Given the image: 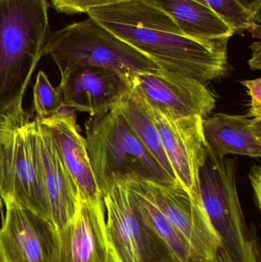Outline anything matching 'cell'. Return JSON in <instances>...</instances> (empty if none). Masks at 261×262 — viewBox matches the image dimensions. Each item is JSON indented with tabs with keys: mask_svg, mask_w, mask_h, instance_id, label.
I'll use <instances>...</instances> for the list:
<instances>
[{
	"mask_svg": "<svg viewBox=\"0 0 261 262\" xmlns=\"http://www.w3.org/2000/svg\"><path fill=\"white\" fill-rule=\"evenodd\" d=\"M85 127L87 152L100 190L114 177L177 184L139 141L116 106L93 117Z\"/></svg>",
	"mask_w": 261,
	"mask_h": 262,
	"instance_id": "cell-4",
	"label": "cell"
},
{
	"mask_svg": "<svg viewBox=\"0 0 261 262\" xmlns=\"http://www.w3.org/2000/svg\"><path fill=\"white\" fill-rule=\"evenodd\" d=\"M106 234L114 262H182L157 232L138 213L125 181L114 177L101 189Z\"/></svg>",
	"mask_w": 261,
	"mask_h": 262,
	"instance_id": "cell-6",
	"label": "cell"
},
{
	"mask_svg": "<svg viewBox=\"0 0 261 262\" xmlns=\"http://www.w3.org/2000/svg\"><path fill=\"white\" fill-rule=\"evenodd\" d=\"M127 186L128 188L129 198L133 207L170 246L180 261L202 262L188 242L173 227L157 206L139 191L127 185Z\"/></svg>",
	"mask_w": 261,
	"mask_h": 262,
	"instance_id": "cell-19",
	"label": "cell"
},
{
	"mask_svg": "<svg viewBox=\"0 0 261 262\" xmlns=\"http://www.w3.org/2000/svg\"><path fill=\"white\" fill-rule=\"evenodd\" d=\"M244 6L255 14L257 19L260 21L261 0H239Z\"/></svg>",
	"mask_w": 261,
	"mask_h": 262,
	"instance_id": "cell-27",
	"label": "cell"
},
{
	"mask_svg": "<svg viewBox=\"0 0 261 262\" xmlns=\"http://www.w3.org/2000/svg\"><path fill=\"white\" fill-rule=\"evenodd\" d=\"M3 204L0 262H59V232L53 222L10 197Z\"/></svg>",
	"mask_w": 261,
	"mask_h": 262,
	"instance_id": "cell-9",
	"label": "cell"
},
{
	"mask_svg": "<svg viewBox=\"0 0 261 262\" xmlns=\"http://www.w3.org/2000/svg\"><path fill=\"white\" fill-rule=\"evenodd\" d=\"M47 195L51 216L58 231L75 216L79 193L49 127L38 118L29 122Z\"/></svg>",
	"mask_w": 261,
	"mask_h": 262,
	"instance_id": "cell-11",
	"label": "cell"
},
{
	"mask_svg": "<svg viewBox=\"0 0 261 262\" xmlns=\"http://www.w3.org/2000/svg\"><path fill=\"white\" fill-rule=\"evenodd\" d=\"M208 154L223 160L229 154L261 157V120L218 113L202 121Z\"/></svg>",
	"mask_w": 261,
	"mask_h": 262,
	"instance_id": "cell-16",
	"label": "cell"
},
{
	"mask_svg": "<svg viewBox=\"0 0 261 262\" xmlns=\"http://www.w3.org/2000/svg\"><path fill=\"white\" fill-rule=\"evenodd\" d=\"M39 119L52 133L63 161L76 184L80 198L95 204L104 203L90 164L87 143L80 134L75 115H54Z\"/></svg>",
	"mask_w": 261,
	"mask_h": 262,
	"instance_id": "cell-15",
	"label": "cell"
},
{
	"mask_svg": "<svg viewBox=\"0 0 261 262\" xmlns=\"http://www.w3.org/2000/svg\"><path fill=\"white\" fill-rule=\"evenodd\" d=\"M89 18L153 61L158 69L206 84L226 74L229 38L185 35L170 15L149 0L91 8Z\"/></svg>",
	"mask_w": 261,
	"mask_h": 262,
	"instance_id": "cell-1",
	"label": "cell"
},
{
	"mask_svg": "<svg viewBox=\"0 0 261 262\" xmlns=\"http://www.w3.org/2000/svg\"><path fill=\"white\" fill-rule=\"evenodd\" d=\"M18 126L8 122L0 121V212L2 218L4 216L3 214V204L2 200V191L4 184L6 168L9 163V155L13 143L14 134Z\"/></svg>",
	"mask_w": 261,
	"mask_h": 262,
	"instance_id": "cell-22",
	"label": "cell"
},
{
	"mask_svg": "<svg viewBox=\"0 0 261 262\" xmlns=\"http://www.w3.org/2000/svg\"><path fill=\"white\" fill-rule=\"evenodd\" d=\"M128 89L146 104L179 116L205 118L216 107V97L205 84L159 69L136 74Z\"/></svg>",
	"mask_w": 261,
	"mask_h": 262,
	"instance_id": "cell-10",
	"label": "cell"
},
{
	"mask_svg": "<svg viewBox=\"0 0 261 262\" xmlns=\"http://www.w3.org/2000/svg\"><path fill=\"white\" fill-rule=\"evenodd\" d=\"M210 7L234 32L250 30L260 21L255 14L239 0H207Z\"/></svg>",
	"mask_w": 261,
	"mask_h": 262,
	"instance_id": "cell-20",
	"label": "cell"
},
{
	"mask_svg": "<svg viewBox=\"0 0 261 262\" xmlns=\"http://www.w3.org/2000/svg\"><path fill=\"white\" fill-rule=\"evenodd\" d=\"M52 57L61 77L86 66L104 68L119 75L127 86L139 72L158 69L145 55L89 18L51 32L43 56Z\"/></svg>",
	"mask_w": 261,
	"mask_h": 262,
	"instance_id": "cell-3",
	"label": "cell"
},
{
	"mask_svg": "<svg viewBox=\"0 0 261 262\" xmlns=\"http://www.w3.org/2000/svg\"><path fill=\"white\" fill-rule=\"evenodd\" d=\"M47 0H0V121L22 127L26 89L50 35Z\"/></svg>",
	"mask_w": 261,
	"mask_h": 262,
	"instance_id": "cell-2",
	"label": "cell"
},
{
	"mask_svg": "<svg viewBox=\"0 0 261 262\" xmlns=\"http://www.w3.org/2000/svg\"><path fill=\"white\" fill-rule=\"evenodd\" d=\"M121 178V177H120ZM127 186L147 196L185 238L202 262L214 259L220 240L213 229L200 198L180 184H162L127 177Z\"/></svg>",
	"mask_w": 261,
	"mask_h": 262,
	"instance_id": "cell-7",
	"label": "cell"
},
{
	"mask_svg": "<svg viewBox=\"0 0 261 262\" xmlns=\"http://www.w3.org/2000/svg\"><path fill=\"white\" fill-rule=\"evenodd\" d=\"M54 8L61 13H87L91 8L109 6L125 0H51Z\"/></svg>",
	"mask_w": 261,
	"mask_h": 262,
	"instance_id": "cell-23",
	"label": "cell"
},
{
	"mask_svg": "<svg viewBox=\"0 0 261 262\" xmlns=\"http://www.w3.org/2000/svg\"><path fill=\"white\" fill-rule=\"evenodd\" d=\"M251 187L254 192V202L259 209L261 205V168L259 165H254L249 172Z\"/></svg>",
	"mask_w": 261,
	"mask_h": 262,
	"instance_id": "cell-25",
	"label": "cell"
},
{
	"mask_svg": "<svg viewBox=\"0 0 261 262\" xmlns=\"http://www.w3.org/2000/svg\"><path fill=\"white\" fill-rule=\"evenodd\" d=\"M241 82L246 88L248 95L251 97L250 109L247 116L261 120V78L244 80Z\"/></svg>",
	"mask_w": 261,
	"mask_h": 262,
	"instance_id": "cell-24",
	"label": "cell"
},
{
	"mask_svg": "<svg viewBox=\"0 0 261 262\" xmlns=\"http://www.w3.org/2000/svg\"><path fill=\"white\" fill-rule=\"evenodd\" d=\"M57 89L64 104L94 117L114 108L128 86L108 69L86 66L61 77Z\"/></svg>",
	"mask_w": 261,
	"mask_h": 262,
	"instance_id": "cell-13",
	"label": "cell"
},
{
	"mask_svg": "<svg viewBox=\"0 0 261 262\" xmlns=\"http://www.w3.org/2000/svg\"><path fill=\"white\" fill-rule=\"evenodd\" d=\"M235 162L208 154L199 173V197L220 248L233 262H259L239 200Z\"/></svg>",
	"mask_w": 261,
	"mask_h": 262,
	"instance_id": "cell-5",
	"label": "cell"
},
{
	"mask_svg": "<svg viewBox=\"0 0 261 262\" xmlns=\"http://www.w3.org/2000/svg\"><path fill=\"white\" fill-rule=\"evenodd\" d=\"M58 232L59 262H114L106 234L104 203L79 197L73 220Z\"/></svg>",
	"mask_w": 261,
	"mask_h": 262,
	"instance_id": "cell-14",
	"label": "cell"
},
{
	"mask_svg": "<svg viewBox=\"0 0 261 262\" xmlns=\"http://www.w3.org/2000/svg\"><path fill=\"white\" fill-rule=\"evenodd\" d=\"M211 262H233L228 255L225 253V251L222 250L221 248L218 249L217 253L215 256L214 259Z\"/></svg>",
	"mask_w": 261,
	"mask_h": 262,
	"instance_id": "cell-28",
	"label": "cell"
},
{
	"mask_svg": "<svg viewBox=\"0 0 261 262\" xmlns=\"http://www.w3.org/2000/svg\"><path fill=\"white\" fill-rule=\"evenodd\" d=\"M116 107L139 141L147 148L165 173L177 183L174 172L162 147L156 125L150 112L140 100L128 89L121 97Z\"/></svg>",
	"mask_w": 261,
	"mask_h": 262,
	"instance_id": "cell-18",
	"label": "cell"
},
{
	"mask_svg": "<svg viewBox=\"0 0 261 262\" xmlns=\"http://www.w3.org/2000/svg\"><path fill=\"white\" fill-rule=\"evenodd\" d=\"M29 122L17 128L14 134L2 200L3 202L5 198L10 197L21 206L52 221Z\"/></svg>",
	"mask_w": 261,
	"mask_h": 262,
	"instance_id": "cell-12",
	"label": "cell"
},
{
	"mask_svg": "<svg viewBox=\"0 0 261 262\" xmlns=\"http://www.w3.org/2000/svg\"><path fill=\"white\" fill-rule=\"evenodd\" d=\"M34 108L38 118L53 116L63 104L62 97L49 81L47 75L40 71L33 89Z\"/></svg>",
	"mask_w": 261,
	"mask_h": 262,
	"instance_id": "cell-21",
	"label": "cell"
},
{
	"mask_svg": "<svg viewBox=\"0 0 261 262\" xmlns=\"http://www.w3.org/2000/svg\"><path fill=\"white\" fill-rule=\"evenodd\" d=\"M250 47L252 49V57L248 60V64L251 70H260L261 69V46L260 42L255 41Z\"/></svg>",
	"mask_w": 261,
	"mask_h": 262,
	"instance_id": "cell-26",
	"label": "cell"
},
{
	"mask_svg": "<svg viewBox=\"0 0 261 262\" xmlns=\"http://www.w3.org/2000/svg\"><path fill=\"white\" fill-rule=\"evenodd\" d=\"M173 18L185 35L199 39L231 38L234 30L207 0H149Z\"/></svg>",
	"mask_w": 261,
	"mask_h": 262,
	"instance_id": "cell-17",
	"label": "cell"
},
{
	"mask_svg": "<svg viewBox=\"0 0 261 262\" xmlns=\"http://www.w3.org/2000/svg\"><path fill=\"white\" fill-rule=\"evenodd\" d=\"M139 100L151 115L176 181L200 198L199 173L208 156L202 127L204 118L199 115L179 116Z\"/></svg>",
	"mask_w": 261,
	"mask_h": 262,
	"instance_id": "cell-8",
	"label": "cell"
}]
</instances>
